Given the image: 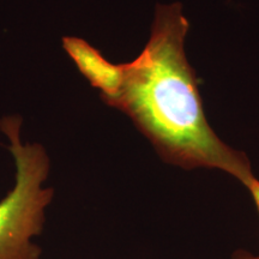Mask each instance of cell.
<instances>
[{"label": "cell", "instance_id": "obj_4", "mask_svg": "<svg viewBox=\"0 0 259 259\" xmlns=\"http://www.w3.org/2000/svg\"><path fill=\"white\" fill-rule=\"evenodd\" d=\"M245 187L247 189L248 192H250L252 199H253L255 209H257L259 215V180L255 177H253L247 184H246Z\"/></svg>", "mask_w": 259, "mask_h": 259}, {"label": "cell", "instance_id": "obj_5", "mask_svg": "<svg viewBox=\"0 0 259 259\" xmlns=\"http://www.w3.org/2000/svg\"><path fill=\"white\" fill-rule=\"evenodd\" d=\"M232 259H259V253L255 254L247 250H238L234 252Z\"/></svg>", "mask_w": 259, "mask_h": 259}, {"label": "cell", "instance_id": "obj_2", "mask_svg": "<svg viewBox=\"0 0 259 259\" xmlns=\"http://www.w3.org/2000/svg\"><path fill=\"white\" fill-rule=\"evenodd\" d=\"M22 125L17 114L0 119L15 163V185L0 199V259H41L42 248L34 239L44 232L54 198V189L46 186L50 155L40 143H24Z\"/></svg>", "mask_w": 259, "mask_h": 259}, {"label": "cell", "instance_id": "obj_3", "mask_svg": "<svg viewBox=\"0 0 259 259\" xmlns=\"http://www.w3.org/2000/svg\"><path fill=\"white\" fill-rule=\"evenodd\" d=\"M61 46L80 74L99 90L103 102H109L118 95L124 83L125 63L107 60L101 52L82 37L64 36Z\"/></svg>", "mask_w": 259, "mask_h": 259}, {"label": "cell", "instance_id": "obj_1", "mask_svg": "<svg viewBox=\"0 0 259 259\" xmlns=\"http://www.w3.org/2000/svg\"><path fill=\"white\" fill-rule=\"evenodd\" d=\"M189 29L183 4H156L147 45L125 63L120 92L106 105L127 115L166 163L221 170L245 186L254 177L250 158L209 125L199 80L185 53Z\"/></svg>", "mask_w": 259, "mask_h": 259}]
</instances>
